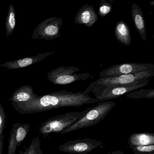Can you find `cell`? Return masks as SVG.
Instances as JSON below:
<instances>
[{
	"mask_svg": "<svg viewBox=\"0 0 154 154\" xmlns=\"http://www.w3.org/2000/svg\"><path fill=\"white\" fill-rule=\"evenodd\" d=\"M115 105L116 103L112 101L99 102L96 106L89 107L88 112L83 117L63 131L61 134L94 126L104 119Z\"/></svg>",
	"mask_w": 154,
	"mask_h": 154,
	"instance_id": "1",
	"label": "cell"
},
{
	"mask_svg": "<svg viewBox=\"0 0 154 154\" xmlns=\"http://www.w3.org/2000/svg\"><path fill=\"white\" fill-rule=\"evenodd\" d=\"M154 76V70L141 71L135 73L122 75L111 77H101L91 83L84 91L86 94L94 91L98 89L104 87L124 85L133 83L135 82L143 79H150Z\"/></svg>",
	"mask_w": 154,
	"mask_h": 154,
	"instance_id": "2",
	"label": "cell"
},
{
	"mask_svg": "<svg viewBox=\"0 0 154 154\" xmlns=\"http://www.w3.org/2000/svg\"><path fill=\"white\" fill-rule=\"evenodd\" d=\"M89 108L82 112H71L53 117L41 124L39 133L44 136L52 133H58L84 116Z\"/></svg>",
	"mask_w": 154,
	"mask_h": 154,
	"instance_id": "3",
	"label": "cell"
},
{
	"mask_svg": "<svg viewBox=\"0 0 154 154\" xmlns=\"http://www.w3.org/2000/svg\"><path fill=\"white\" fill-rule=\"evenodd\" d=\"M81 69L75 66L65 67L63 66L53 69L47 74L48 79L55 85H66L79 81H85L91 73L76 74Z\"/></svg>",
	"mask_w": 154,
	"mask_h": 154,
	"instance_id": "4",
	"label": "cell"
},
{
	"mask_svg": "<svg viewBox=\"0 0 154 154\" xmlns=\"http://www.w3.org/2000/svg\"><path fill=\"white\" fill-rule=\"evenodd\" d=\"M150 79L139 80L130 84L104 87L98 89L93 93L94 94L95 98L99 102L109 101L121 97L133 91L145 87L148 84Z\"/></svg>",
	"mask_w": 154,
	"mask_h": 154,
	"instance_id": "5",
	"label": "cell"
},
{
	"mask_svg": "<svg viewBox=\"0 0 154 154\" xmlns=\"http://www.w3.org/2000/svg\"><path fill=\"white\" fill-rule=\"evenodd\" d=\"M63 21L61 18L51 17L43 20L33 31L34 39L54 40L60 36V30Z\"/></svg>",
	"mask_w": 154,
	"mask_h": 154,
	"instance_id": "6",
	"label": "cell"
},
{
	"mask_svg": "<svg viewBox=\"0 0 154 154\" xmlns=\"http://www.w3.org/2000/svg\"><path fill=\"white\" fill-rule=\"evenodd\" d=\"M152 70H154V65L152 64L126 63L114 65L106 68L100 72L99 76L100 78H104Z\"/></svg>",
	"mask_w": 154,
	"mask_h": 154,
	"instance_id": "7",
	"label": "cell"
},
{
	"mask_svg": "<svg viewBox=\"0 0 154 154\" xmlns=\"http://www.w3.org/2000/svg\"><path fill=\"white\" fill-rule=\"evenodd\" d=\"M103 144L102 141L93 139H77L60 145L59 149L70 154H86Z\"/></svg>",
	"mask_w": 154,
	"mask_h": 154,
	"instance_id": "8",
	"label": "cell"
},
{
	"mask_svg": "<svg viewBox=\"0 0 154 154\" xmlns=\"http://www.w3.org/2000/svg\"><path fill=\"white\" fill-rule=\"evenodd\" d=\"M30 125L16 123L10 134L7 154H16L17 147L20 146L29 132Z\"/></svg>",
	"mask_w": 154,
	"mask_h": 154,
	"instance_id": "9",
	"label": "cell"
},
{
	"mask_svg": "<svg viewBox=\"0 0 154 154\" xmlns=\"http://www.w3.org/2000/svg\"><path fill=\"white\" fill-rule=\"evenodd\" d=\"M98 15L92 5L85 4L76 13L74 22L78 25H84L87 27H91L98 20Z\"/></svg>",
	"mask_w": 154,
	"mask_h": 154,
	"instance_id": "10",
	"label": "cell"
},
{
	"mask_svg": "<svg viewBox=\"0 0 154 154\" xmlns=\"http://www.w3.org/2000/svg\"><path fill=\"white\" fill-rule=\"evenodd\" d=\"M54 54V52H48L45 54H38L36 55L33 56L6 62L4 63L1 65L0 66L6 67L8 69L24 68L38 63L45 59L47 57Z\"/></svg>",
	"mask_w": 154,
	"mask_h": 154,
	"instance_id": "11",
	"label": "cell"
},
{
	"mask_svg": "<svg viewBox=\"0 0 154 154\" xmlns=\"http://www.w3.org/2000/svg\"><path fill=\"white\" fill-rule=\"evenodd\" d=\"M38 95L34 92L33 87L30 85L20 86L14 92L9 101L12 103H21L35 100Z\"/></svg>",
	"mask_w": 154,
	"mask_h": 154,
	"instance_id": "12",
	"label": "cell"
},
{
	"mask_svg": "<svg viewBox=\"0 0 154 154\" xmlns=\"http://www.w3.org/2000/svg\"><path fill=\"white\" fill-rule=\"evenodd\" d=\"M131 13L135 28L142 40L145 41L146 39L147 31L143 11L136 3H133Z\"/></svg>",
	"mask_w": 154,
	"mask_h": 154,
	"instance_id": "13",
	"label": "cell"
},
{
	"mask_svg": "<svg viewBox=\"0 0 154 154\" xmlns=\"http://www.w3.org/2000/svg\"><path fill=\"white\" fill-rule=\"evenodd\" d=\"M114 34L116 39L121 44L128 46L131 45V35L129 27L123 20H120L117 22L115 26Z\"/></svg>",
	"mask_w": 154,
	"mask_h": 154,
	"instance_id": "14",
	"label": "cell"
},
{
	"mask_svg": "<svg viewBox=\"0 0 154 154\" xmlns=\"http://www.w3.org/2000/svg\"><path fill=\"white\" fill-rule=\"evenodd\" d=\"M129 146H143L154 145V134L150 132L133 133L128 140Z\"/></svg>",
	"mask_w": 154,
	"mask_h": 154,
	"instance_id": "15",
	"label": "cell"
},
{
	"mask_svg": "<svg viewBox=\"0 0 154 154\" xmlns=\"http://www.w3.org/2000/svg\"><path fill=\"white\" fill-rule=\"evenodd\" d=\"M16 26V13L13 4H11L8 8V16L5 22L6 35L7 36L13 33Z\"/></svg>",
	"mask_w": 154,
	"mask_h": 154,
	"instance_id": "16",
	"label": "cell"
},
{
	"mask_svg": "<svg viewBox=\"0 0 154 154\" xmlns=\"http://www.w3.org/2000/svg\"><path fill=\"white\" fill-rule=\"evenodd\" d=\"M126 97L133 99H153L154 98V89H138L128 94Z\"/></svg>",
	"mask_w": 154,
	"mask_h": 154,
	"instance_id": "17",
	"label": "cell"
},
{
	"mask_svg": "<svg viewBox=\"0 0 154 154\" xmlns=\"http://www.w3.org/2000/svg\"><path fill=\"white\" fill-rule=\"evenodd\" d=\"M6 116L5 111L0 103V154H2L4 147V136L3 131L6 127Z\"/></svg>",
	"mask_w": 154,
	"mask_h": 154,
	"instance_id": "18",
	"label": "cell"
},
{
	"mask_svg": "<svg viewBox=\"0 0 154 154\" xmlns=\"http://www.w3.org/2000/svg\"><path fill=\"white\" fill-rule=\"evenodd\" d=\"M22 154H45L41 149V141L39 137L34 138L29 146Z\"/></svg>",
	"mask_w": 154,
	"mask_h": 154,
	"instance_id": "19",
	"label": "cell"
},
{
	"mask_svg": "<svg viewBox=\"0 0 154 154\" xmlns=\"http://www.w3.org/2000/svg\"><path fill=\"white\" fill-rule=\"evenodd\" d=\"M134 154H154V145L143 146H128Z\"/></svg>",
	"mask_w": 154,
	"mask_h": 154,
	"instance_id": "20",
	"label": "cell"
},
{
	"mask_svg": "<svg viewBox=\"0 0 154 154\" xmlns=\"http://www.w3.org/2000/svg\"><path fill=\"white\" fill-rule=\"evenodd\" d=\"M112 10V5L111 3L106 0H101L100 2V6L99 9V15L102 17H104L110 12H111Z\"/></svg>",
	"mask_w": 154,
	"mask_h": 154,
	"instance_id": "21",
	"label": "cell"
},
{
	"mask_svg": "<svg viewBox=\"0 0 154 154\" xmlns=\"http://www.w3.org/2000/svg\"><path fill=\"white\" fill-rule=\"evenodd\" d=\"M109 154H126L122 150H116L110 153Z\"/></svg>",
	"mask_w": 154,
	"mask_h": 154,
	"instance_id": "22",
	"label": "cell"
},
{
	"mask_svg": "<svg viewBox=\"0 0 154 154\" xmlns=\"http://www.w3.org/2000/svg\"><path fill=\"white\" fill-rule=\"evenodd\" d=\"M150 5H151V6H153L154 5V2L152 1L151 2H150Z\"/></svg>",
	"mask_w": 154,
	"mask_h": 154,
	"instance_id": "23",
	"label": "cell"
}]
</instances>
